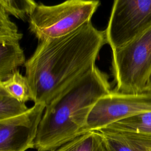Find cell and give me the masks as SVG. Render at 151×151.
<instances>
[{
  "instance_id": "cell-1",
  "label": "cell",
  "mask_w": 151,
  "mask_h": 151,
  "mask_svg": "<svg viewBox=\"0 0 151 151\" xmlns=\"http://www.w3.org/2000/svg\"><path fill=\"white\" fill-rule=\"evenodd\" d=\"M105 31L90 21L63 37L40 42L24 65L34 103L47 106L95 65Z\"/></svg>"
},
{
  "instance_id": "cell-2",
  "label": "cell",
  "mask_w": 151,
  "mask_h": 151,
  "mask_svg": "<svg viewBox=\"0 0 151 151\" xmlns=\"http://www.w3.org/2000/svg\"><path fill=\"white\" fill-rule=\"evenodd\" d=\"M111 91L108 75L95 65L46 106L35 149L37 151L54 150L83 134L93 107Z\"/></svg>"
},
{
  "instance_id": "cell-3",
  "label": "cell",
  "mask_w": 151,
  "mask_h": 151,
  "mask_svg": "<svg viewBox=\"0 0 151 151\" xmlns=\"http://www.w3.org/2000/svg\"><path fill=\"white\" fill-rule=\"evenodd\" d=\"M100 2L69 0L47 5L37 4L29 19V30L41 42L64 36L91 21Z\"/></svg>"
},
{
  "instance_id": "cell-4",
  "label": "cell",
  "mask_w": 151,
  "mask_h": 151,
  "mask_svg": "<svg viewBox=\"0 0 151 151\" xmlns=\"http://www.w3.org/2000/svg\"><path fill=\"white\" fill-rule=\"evenodd\" d=\"M113 90L128 94L146 91L151 74V27L124 47L112 51Z\"/></svg>"
},
{
  "instance_id": "cell-5",
  "label": "cell",
  "mask_w": 151,
  "mask_h": 151,
  "mask_svg": "<svg viewBox=\"0 0 151 151\" xmlns=\"http://www.w3.org/2000/svg\"><path fill=\"white\" fill-rule=\"evenodd\" d=\"M151 27V0H115L105 31L106 43L116 51Z\"/></svg>"
},
{
  "instance_id": "cell-6",
  "label": "cell",
  "mask_w": 151,
  "mask_h": 151,
  "mask_svg": "<svg viewBox=\"0 0 151 151\" xmlns=\"http://www.w3.org/2000/svg\"><path fill=\"white\" fill-rule=\"evenodd\" d=\"M151 111V92L128 94L111 90L93 107L83 134L97 131L122 119Z\"/></svg>"
},
{
  "instance_id": "cell-7",
  "label": "cell",
  "mask_w": 151,
  "mask_h": 151,
  "mask_svg": "<svg viewBox=\"0 0 151 151\" xmlns=\"http://www.w3.org/2000/svg\"><path fill=\"white\" fill-rule=\"evenodd\" d=\"M45 107V104L34 103L25 113L0 120V151H25L35 148Z\"/></svg>"
},
{
  "instance_id": "cell-8",
  "label": "cell",
  "mask_w": 151,
  "mask_h": 151,
  "mask_svg": "<svg viewBox=\"0 0 151 151\" xmlns=\"http://www.w3.org/2000/svg\"><path fill=\"white\" fill-rule=\"evenodd\" d=\"M22 37L9 15L0 8V81L25 65L27 60L19 44Z\"/></svg>"
},
{
  "instance_id": "cell-9",
  "label": "cell",
  "mask_w": 151,
  "mask_h": 151,
  "mask_svg": "<svg viewBox=\"0 0 151 151\" xmlns=\"http://www.w3.org/2000/svg\"><path fill=\"white\" fill-rule=\"evenodd\" d=\"M102 135L106 151H151V135L103 128Z\"/></svg>"
},
{
  "instance_id": "cell-10",
  "label": "cell",
  "mask_w": 151,
  "mask_h": 151,
  "mask_svg": "<svg viewBox=\"0 0 151 151\" xmlns=\"http://www.w3.org/2000/svg\"><path fill=\"white\" fill-rule=\"evenodd\" d=\"M51 151H106V149L101 134L99 131H91Z\"/></svg>"
},
{
  "instance_id": "cell-11",
  "label": "cell",
  "mask_w": 151,
  "mask_h": 151,
  "mask_svg": "<svg viewBox=\"0 0 151 151\" xmlns=\"http://www.w3.org/2000/svg\"><path fill=\"white\" fill-rule=\"evenodd\" d=\"M0 87L21 102L25 103L32 100V93L28 80L18 70L4 81H0Z\"/></svg>"
},
{
  "instance_id": "cell-12",
  "label": "cell",
  "mask_w": 151,
  "mask_h": 151,
  "mask_svg": "<svg viewBox=\"0 0 151 151\" xmlns=\"http://www.w3.org/2000/svg\"><path fill=\"white\" fill-rule=\"evenodd\" d=\"M106 127L151 135V111L122 119Z\"/></svg>"
},
{
  "instance_id": "cell-13",
  "label": "cell",
  "mask_w": 151,
  "mask_h": 151,
  "mask_svg": "<svg viewBox=\"0 0 151 151\" xmlns=\"http://www.w3.org/2000/svg\"><path fill=\"white\" fill-rule=\"evenodd\" d=\"M28 109L25 103L12 97L0 87V120L19 116Z\"/></svg>"
},
{
  "instance_id": "cell-14",
  "label": "cell",
  "mask_w": 151,
  "mask_h": 151,
  "mask_svg": "<svg viewBox=\"0 0 151 151\" xmlns=\"http://www.w3.org/2000/svg\"><path fill=\"white\" fill-rule=\"evenodd\" d=\"M37 4L32 0H0V8L9 15L28 21Z\"/></svg>"
},
{
  "instance_id": "cell-15",
  "label": "cell",
  "mask_w": 151,
  "mask_h": 151,
  "mask_svg": "<svg viewBox=\"0 0 151 151\" xmlns=\"http://www.w3.org/2000/svg\"><path fill=\"white\" fill-rule=\"evenodd\" d=\"M146 91L151 92V74H150V76L149 77V81H148V83H147V85Z\"/></svg>"
}]
</instances>
